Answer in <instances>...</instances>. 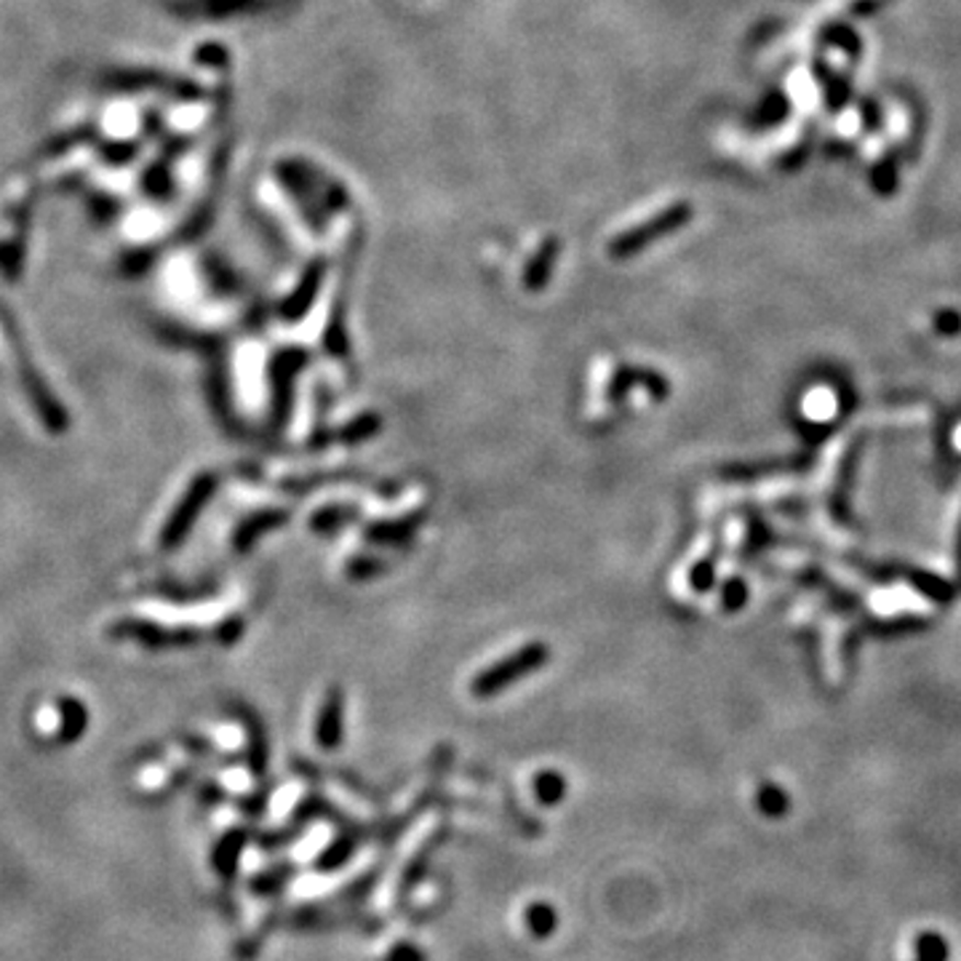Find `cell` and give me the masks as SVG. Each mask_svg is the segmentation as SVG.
I'll return each instance as SVG.
<instances>
[{
	"instance_id": "cell-15",
	"label": "cell",
	"mask_w": 961,
	"mask_h": 961,
	"mask_svg": "<svg viewBox=\"0 0 961 961\" xmlns=\"http://www.w3.org/2000/svg\"><path fill=\"white\" fill-rule=\"evenodd\" d=\"M938 329L946 331V335H957V331L961 329V320H959V316H953V313H942V316L938 318Z\"/></svg>"
},
{
	"instance_id": "cell-1",
	"label": "cell",
	"mask_w": 961,
	"mask_h": 961,
	"mask_svg": "<svg viewBox=\"0 0 961 961\" xmlns=\"http://www.w3.org/2000/svg\"><path fill=\"white\" fill-rule=\"evenodd\" d=\"M547 660V649L542 644H529L516 655L505 657L502 663H497L495 668H486L484 674L476 676L473 681V694L478 698H491V694H500L502 689H508L510 683H516L523 676H529L532 670H538Z\"/></svg>"
},
{
	"instance_id": "cell-10",
	"label": "cell",
	"mask_w": 961,
	"mask_h": 961,
	"mask_svg": "<svg viewBox=\"0 0 961 961\" xmlns=\"http://www.w3.org/2000/svg\"><path fill=\"white\" fill-rule=\"evenodd\" d=\"M292 877H294V862H281V866H273L268 868V871L257 873L249 886L257 897H270V895H279L283 886L292 881Z\"/></svg>"
},
{
	"instance_id": "cell-4",
	"label": "cell",
	"mask_w": 961,
	"mask_h": 961,
	"mask_svg": "<svg viewBox=\"0 0 961 961\" xmlns=\"http://www.w3.org/2000/svg\"><path fill=\"white\" fill-rule=\"evenodd\" d=\"M115 636L137 638L145 646H180V644H195L199 633L190 631H166V628L147 625V622H121L113 628Z\"/></svg>"
},
{
	"instance_id": "cell-7",
	"label": "cell",
	"mask_w": 961,
	"mask_h": 961,
	"mask_svg": "<svg viewBox=\"0 0 961 961\" xmlns=\"http://www.w3.org/2000/svg\"><path fill=\"white\" fill-rule=\"evenodd\" d=\"M523 924H527L529 935H534L538 940H545L558 929V911L553 908L551 903L538 901L527 905V911H523Z\"/></svg>"
},
{
	"instance_id": "cell-9",
	"label": "cell",
	"mask_w": 961,
	"mask_h": 961,
	"mask_svg": "<svg viewBox=\"0 0 961 961\" xmlns=\"http://www.w3.org/2000/svg\"><path fill=\"white\" fill-rule=\"evenodd\" d=\"M355 849H359V836L342 834L340 839H335V841L329 844V847L324 849V852H320V858L316 860V866L320 868V871H326V873L340 871V868H344L350 860L355 858Z\"/></svg>"
},
{
	"instance_id": "cell-12",
	"label": "cell",
	"mask_w": 961,
	"mask_h": 961,
	"mask_svg": "<svg viewBox=\"0 0 961 961\" xmlns=\"http://www.w3.org/2000/svg\"><path fill=\"white\" fill-rule=\"evenodd\" d=\"M534 796L542 806H556L566 796V780L558 772H542L534 778Z\"/></svg>"
},
{
	"instance_id": "cell-3",
	"label": "cell",
	"mask_w": 961,
	"mask_h": 961,
	"mask_svg": "<svg viewBox=\"0 0 961 961\" xmlns=\"http://www.w3.org/2000/svg\"><path fill=\"white\" fill-rule=\"evenodd\" d=\"M344 698L337 689H331L326 694L324 708L318 713V726H316V740L320 748L335 750L344 737Z\"/></svg>"
},
{
	"instance_id": "cell-13",
	"label": "cell",
	"mask_w": 961,
	"mask_h": 961,
	"mask_svg": "<svg viewBox=\"0 0 961 961\" xmlns=\"http://www.w3.org/2000/svg\"><path fill=\"white\" fill-rule=\"evenodd\" d=\"M914 953L916 961H948V957H951V948H948L942 935L922 932L914 942Z\"/></svg>"
},
{
	"instance_id": "cell-11",
	"label": "cell",
	"mask_w": 961,
	"mask_h": 961,
	"mask_svg": "<svg viewBox=\"0 0 961 961\" xmlns=\"http://www.w3.org/2000/svg\"><path fill=\"white\" fill-rule=\"evenodd\" d=\"M756 806H759L764 817L780 821V817H785L788 810H791V799H788V793L782 791L780 785H775V782H764L759 793H756Z\"/></svg>"
},
{
	"instance_id": "cell-16",
	"label": "cell",
	"mask_w": 961,
	"mask_h": 961,
	"mask_svg": "<svg viewBox=\"0 0 961 961\" xmlns=\"http://www.w3.org/2000/svg\"><path fill=\"white\" fill-rule=\"evenodd\" d=\"M959 572H961V534H959Z\"/></svg>"
},
{
	"instance_id": "cell-2",
	"label": "cell",
	"mask_w": 961,
	"mask_h": 961,
	"mask_svg": "<svg viewBox=\"0 0 961 961\" xmlns=\"http://www.w3.org/2000/svg\"><path fill=\"white\" fill-rule=\"evenodd\" d=\"M214 489H217V478H214L212 473H201V476L188 486L184 497L177 502L174 513L169 516V521H166L163 529H160V547L169 551V547H177L184 538H188V532L193 529V523L199 521L201 510L206 508L208 497L214 495Z\"/></svg>"
},
{
	"instance_id": "cell-14",
	"label": "cell",
	"mask_w": 961,
	"mask_h": 961,
	"mask_svg": "<svg viewBox=\"0 0 961 961\" xmlns=\"http://www.w3.org/2000/svg\"><path fill=\"white\" fill-rule=\"evenodd\" d=\"M382 961H428V957H425L420 946H415V942L409 940H400L385 953V959Z\"/></svg>"
},
{
	"instance_id": "cell-5",
	"label": "cell",
	"mask_w": 961,
	"mask_h": 961,
	"mask_svg": "<svg viewBox=\"0 0 961 961\" xmlns=\"http://www.w3.org/2000/svg\"><path fill=\"white\" fill-rule=\"evenodd\" d=\"M244 847H246V830H227L225 836H222L217 847H214V868H217L219 879L230 881L238 873V862L244 858Z\"/></svg>"
},
{
	"instance_id": "cell-8",
	"label": "cell",
	"mask_w": 961,
	"mask_h": 961,
	"mask_svg": "<svg viewBox=\"0 0 961 961\" xmlns=\"http://www.w3.org/2000/svg\"><path fill=\"white\" fill-rule=\"evenodd\" d=\"M89 724V713L80 705L78 700L67 698L59 702V740L61 743H76L80 735L86 732Z\"/></svg>"
},
{
	"instance_id": "cell-6",
	"label": "cell",
	"mask_w": 961,
	"mask_h": 961,
	"mask_svg": "<svg viewBox=\"0 0 961 961\" xmlns=\"http://www.w3.org/2000/svg\"><path fill=\"white\" fill-rule=\"evenodd\" d=\"M283 521H286V513H283V510H264V513L251 516V519L240 523L236 534H233V547H238V551H249L251 542L260 538L264 529L281 527Z\"/></svg>"
}]
</instances>
